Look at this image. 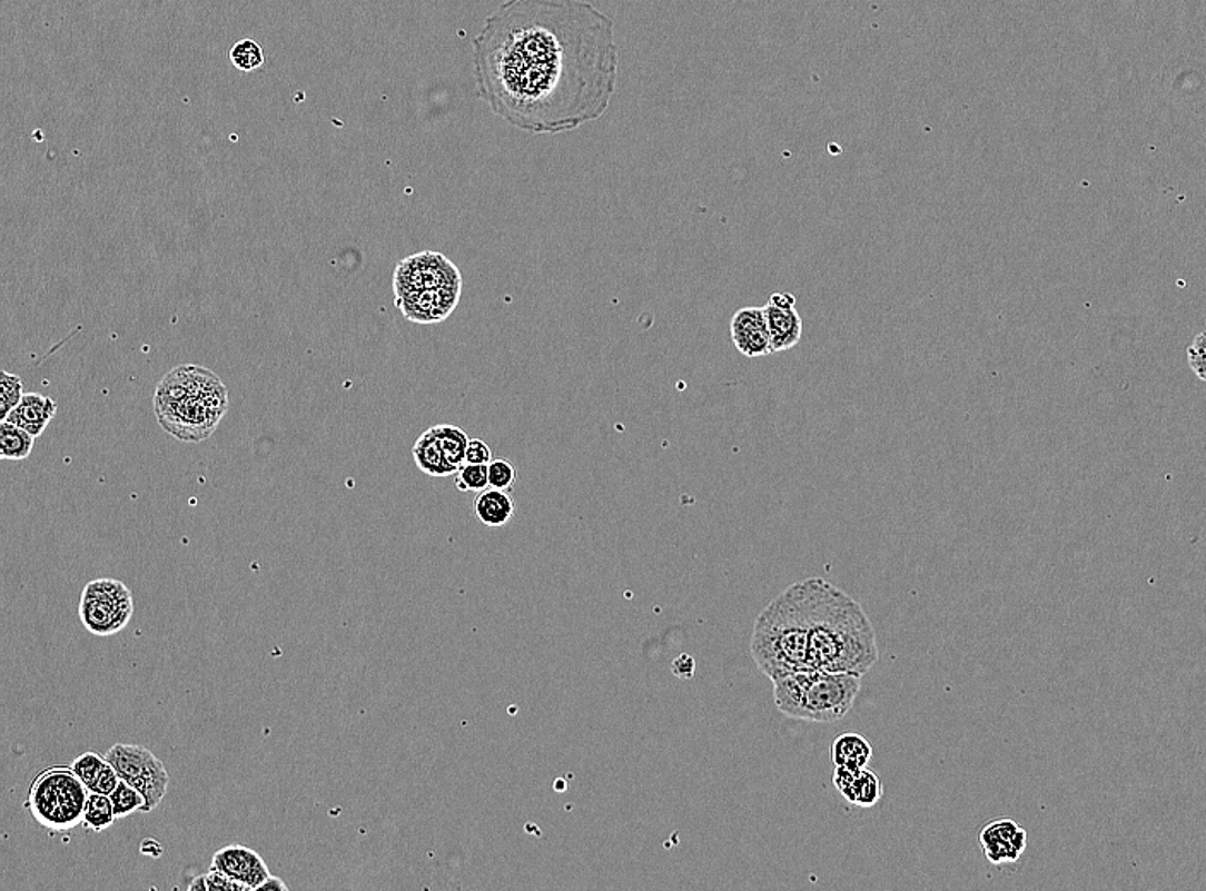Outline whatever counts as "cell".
<instances>
[{"label": "cell", "instance_id": "obj_1", "mask_svg": "<svg viewBox=\"0 0 1206 891\" xmlns=\"http://www.w3.org/2000/svg\"><path fill=\"white\" fill-rule=\"evenodd\" d=\"M478 95L530 135H561L607 112L617 87L614 21L581 0H506L473 40Z\"/></svg>", "mask_w": 1206, "mask_h": 891}, {"label": "cell", "instance_id": "obj_2", "mask_svg": "<svg viewBox=\"0 0 1206 891\" xmlns=\"http://www.w3.org/2000/svg\"><path fill=\"white\" fill-rule=\"evenodd\" d=\"M809 669L864 675L879 661L869 615L827 580L808 578Z\"/></svg>", "mask_w": 1206, "mask_h": 891}, {"label": "cell", "instance_id": "obj_3", "mask_svg": "<svg viewBox=\"0 0 1206 891\" xmlns=\"http://www.w3.org/2000/svg\"><path fill=\"white\" fill-rule=\"evenodd\" d=\"M224 380L199 366L168 373L155 393V412L164 430L186 443L208 439L227 414Z\"/></svg>", "mask_w": 1206, "mask_h": 891}, {"label": "cell", "instance_id": "obj_4", "mask_svg": "<svg viewBox=\"0 0 1206 891\" xmlns=\"http://www.w3.org/2000/svg\"><path fill=\"white\" fill-rule=\"evenodd\" d=\"M751 655L771 681L809 669V607L805 580L793 583L758 615Z\"/></svg>", "mask_w": 1206, "mask_h": 891}, {"label": "cell", "instance_id": "obj_5", "mask_svg": "<svg viewBox=\"0 0 1206 891\" xmlns=\"http://www.w3.org/2000/svg\"><path fill=\"white\" fill-rule=\"evenodd\" d=\"M88 794L71 766H50L31 783L27 805L43 829L63 833L82 823Z\"/></svg>", "mask_w": 1206, "mask_h": 891}, {"label": "cell", "instance_id": "obj_6", "mask_svg": "<svg viewBox=\"0 0 1206 891\" xmlns=\"http://www.w3.org/2000/svg\"><path fill=\"white\" fill-rule=\"evenodd\" d=\"M862 675L853 672L805 671L801 705L795 720L833 724L852 710Z\"/></svg>", "mask_w": 1206, "mask_h": 891}, {"label": "cell", "instance_id": "obj_7", "mask_svg": "<svg viewBox=\"0 0 1206 891\" xmlns=\"http://www.w3.org/2000/svg\"><path fill=\"white\" fill-rule=\"evenodd\" d=\"M135 598L126 583L98 578L88 583L79 601V620L95 636H112L131 621Z\"/></svg>", "mask_w": 1206, "mask_h": 891}, {"label": "cell", "instance_id": "obj_8", "mask_svg": "<svg viewBox=\"0 0 1206 891\" xmlns=\"http://www.w3.org/2000/svg\"><path fill=\"white\" fill-rule=\"evenodd\" d=\"M105 758L112 763L120 780L145 795L146 805L142 813L157 810L167 795L168 783H170V775L165 769L164 761L145 746L123 744V742L110 748Z\"/></svg>", "mask_w": 1206, "mask_h": 891}, {"label": "cell", "instance_id": "obj_9", "mask_svg": "<svg viewBox=\"0 0 1206 891\" xmlns=\"http://www.w3.org/2000/svg\"><path fill=\"white\" fill-rule=\"evenodd\" d=\"M468 440V434L459 427L449 424L431 427L418 437L412 448L415 465L428 477H453L466 463Z\"/></svg>", "mask_w": 1206, "mask_h": 891}, {"label": "cell", "instance_id": "obj_10", "mask_svg": "<svg viewBox=\"0 0 1206 891\" xmlns=\"http://www.w3.org/2000/svg\"><path fill=\"white\" fill-rule=\"evenodd\" d=\"M451 287H463L462 273L458 266L443 254L425 250L403 259L396 266V300Z\"/></svg>", "mask_w": 1206, "mask_h": 891}, {"label": "cell", "instance_id": "obj_11", "mask_svg": "<svg viewBox=\"0 0 1206 891\" xmlns=\"http://www.w3.org/2000/svg\"><path fill=\"white\" fill-rule=\"evenodd\" d=\"M764 314H767L773 354L797 347V344L801 341L804 323H802L801 314L797 310L795 297L790 291H779V294L771 295L770 300L764 306Z\"/></svg>", "mask_w": 1206, "mask_h": 891}, {"label": "cell", "instance_id": "obj_12", "mask_svg": "<svg viewBox=\"0 0 1206 891\" xmlns=\"http://www.w3.org/2000/svg\"><path fill=\"white\" fill-rule=\"evenodd\" d=\"M211 869L227 874L249 891H257L271 877L265 859L246 845H228L212 855Z\"/></svg>", "mask_w": 1206, "mask_h": 891}, {"label": "cell", "instance_id": "obj_13", "mask_svg": "<svg viewBox=\"0 0 1206 891\" xmlns=\"http://www.w3.org/2000/svg\"><path fill=\"white\" fill-rule=\"evenodd\" d=\"M1027 832L1014 820H996L979 833L983 854L995 865L1015 864L1027 849Z\"/></svg>", "mask_w": 1206, "mask_h": 891}, {"label": "cell", "instance_id": "obj_14", "mask_svg": "<svg viewBox=\"0 0 1206 891\" xmlns=\"http://www.w3.org/2000/svg\"><path fill=\"white\" fill-rule=\"evenodd\" d=\"M730 338L744 357H767L773 354L764 307H744L732 316Z\"/></svg>", "mask_w": 1206, "mask_h": 891}, {"label": "cell", "instance_id": "obj_15", "mask_svg": "<svg viewBox=\"0 0 1206 891\" xmlns=\"http://www.w3.org/2000/svg\"><path fill=\"white\" fill-rule=\"evenodd\" d=\"M833 785L850 804L859 805L864 810L878 804L879 799L882 798L881 780L868 769L853 770L847 766H834Z\"/></svg>", "mask_w": 1206, "mask_h": 891}, {"label": "cell", "instance_id": "obj_16", "mask_svg": "<svg viewBox=\"0 0 1206 891\" xmlns=\"http://www.w3.org/2000/svg\"><path fill=\"white\" fill-rule=\"evenodd\" d=\"M71 769L90 792L110 795L120 782L119 773L113 769L112 763L93 751L79 754L72 761Z\"/></svg>", "mask_w": 1206, "mask_h": 891}, {"label": "cell", "instance_id": "obj_17", "mask_svg": "<svg viewBox=\"0 0 1206 891\" xmlns=\"http://www.w3.org/2000/svg\"><path fill=\"white\" fill-rule=\"evenodd\" d=\"M56 414L57 403L50 396L27 393L6 420L38 437L47 429Z\"/></svg>", "mask_w": 1206, "mask_h": 891}, {"label": "cell", "instance_id": "obj_18", "mask_svg": "<svg viewBox=\"0 0 1206 891\" xmlns=\"http://www.w3.org/2000/svg\"><path fill=\"white\" fill-rule=\"evenodd\" d=\"M473 509L485 526L500 528L514 518V499L507 491L488 487L477 494Z\"/></svg>", "mask_w": 1206, "mask_h": 891}, {"label": "cell", "instance_id": "obj_19", "mask_svg": "<svg viewBox=\"0 0 1206 891\" xmlns=\"http://www.w3.org/2000/svg\"><path fill=\"white\" fill-rule=\"evenodd\" d=\"M831 763L834 766L860 770L869 765L872 758L871 742L864 735L846 732L838 735L830 748Z\"/></svg>", "mask_w": 1206, "mask_h": 891}, {"label": "cell", "instance_id": "obj_20", "mask_svg": "<svg viewBox=\"0 0 1206 891\" xmlns=\"http://www.w3.org/2000/svg\"><path fill=\"white\" fill-rule=\"evenodd\" d=\"M37 437L11 422L2 420L0 424V458L19 462L30 458Z\"/></svg>", "mask_w": 1206, "mask_h": 891}, {"label": "cell", "instance_id": "obj_21", "mask_svg": "<svg viewBox=\"0 0 1206 891\" xmlns=\"http://www.w3.org/2000/svg\"><path fill=\"white\" fill-rule=\"evenodd\" d=\"M116 821V810H113L110 795L90 792L88 799H86L85 816H82V824H85L86 829L95 833H101L109 830Z\"/></svg>", "mask_w": 1206, "mask_h": 891}, {"label": "cell", "instance_id": "obj_22", "mask_svg": "<svg viewBox=\"0 0 1206 891\" xmlns=\"http://www.w3.org/2000/svg\"><path fill=\"white\" fill-rule=\"evenodd\" d=\"M112 799L113 810H116L117 820L120 818L131 816V814L145 811L146 799L138 789L132 788L129 783L120 780L116 791L110 794Z\"/></svg>", "mask_w": 1206, "mask_h": 891}, {"label": "cell", "instance_id": "obj_23", "mask_svg": "<svg viewBox=\"0 0 1206 891\" xmlns=\"http://www.w3.org/2000/svg\"><path fill=\"white\" fill-rule=\"evenodd\" d=\"M23 395V380L8 370H2V376H0V418L2 420H6L8 415L18 407Z\"/></svg>", "mask_w": 1206, "mask_h": 891}, {"label": "cell", "instance_id": "obj_24", "mask_svg": "<svg viewBox=\"0 0 1206 891\" xmlns=\"http://www.w3.org/2000/svg\"><path fill=\"white\" fill-rule=\"evenodd\" d=\"M488 487V465L465 463L456 474V489L462 493H482Z\"/></svg>", "mask_w": 1206, "mask_h": 891}, {"label": "cell", "instance_id": "obj_25", "mask_svg": "<svg viewBox=\"0 0 1206 891\" xmlns=\"http://www.w3.org/2000/svg\"><path fill=\"white\" fill-rule=\"evenodd\" d=\"M230 60L240 71H254L265 63V56L256 41L243 40L230 50Z\"/></svg>", "mask_w": 1206, "mask_h": 891}, {"label": "cell", "instance_id": "obj_26", "mask_svg": "<svg viewBox=\"0 0 1206 891\" xmlns=\"http://www.w3.org/2000/svg\"><path fill=\"white\" fill-rule=\"evenodd\" d=\"M518 481V472L513 463L507 459L497 458L492 459L488 463V485L494 489L513 491L514 485Z\"/></svg>", "mask_w": 1206, "mask_h": 891}, {"label": "cell", "instance_id": "obj_27", "mask_svg": "<svg viewBox=\"0 0 1206 891\" xmlns=\"http://www.w3.org/2000/svg\"><path fill=\"white\" fill-rule=\"evenodd\" d=\"M1188 363L1193 373L1206 383V331L1199 333L1189 345Z\"/></svg>", "mask_w": 1206, "mask_h": 891}, {"label": "cell", "instance_id": "obj_28", "mask_svg": "<svg viewBox=\"0 0 1206 891\" xmlns=\"http://www.w3.org/2000/svg\"><path fill=\"white\" fill-rule=\"evenodd\" d=\"M205 891H249L244 884L237 883V881L228 878L227 874L220 873L217 869H211L205 874Z\"/></svg>", "mask_w": 1206, "mask_h": 891}, {"label": "cell", "instance_id": "obj_29", "mask_svg": "<svg viewBox=\"0 0 1206 891\" xmlns=\"http://www.w3.org/2000/svg\"><path fill=\"white\" fill-rule=\"evenodd\" d=\"M466 463L472 465H488L492 462V449L488 448V444L482 439H469L466 444L465 453Z\"/></svg>", "mask_w": 1206, "mask_h": 891}, {"label": "cell", "instance_id": "obj_30", "mask_svg": "<svg viewBox=\"0 0 1206 891\" xmlns=\"http://www.w3.org/2000/svg\"><path fill=\"white\" fill-rule=\"evenodd\" d=\"M672 674L679 679H693L696 672V661L688 653H682L671 664Z\"/></svg>", "mask_w": 1206, "mask_h": 891}, {"label": "cell", "instance_id": "obj_31", "mask_svg": "<svg viewBox=\"0 0 1206 891\" xmlns=\"http://www.w3.org/2000/svg\"><path fill=\"white\" fill-rule=\"evenodd\" d=\"M261 890H285V891H287L288 887H287V884L284 883V881L279 880V878L269 877L268 880H266L265 883L261 884V888H259V890H257V891H261Z\"/></svg>", "mask_w": 1206, "mask_h": 891}]
</instances>
